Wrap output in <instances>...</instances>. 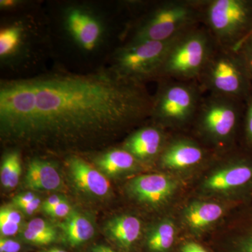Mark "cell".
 <instances>
[{
    "label": "cell",
    "mask_w": 252,
    "mask_h": 252,
    "mask_svg": "<svg viewBox=\"0 0 252 252\" xmlns=\"http://www.w3.org/2000/svg\"><path fill=\"white\" fill-rule=\"evenodd\" d=\"M153 103L144 84L112 68L3 81L1 132L21 142L74 144L152 115Z\"/></svg>",
    "instance_id": "cell-1"
},
{
    "label": "cell",
    "mask_w": 252,
    "mask_h": 252,
    "mask_svg": "<svg viewBox=\"0 0 252 252\" xmlns=\"http://www.w3.org/2000/svg\"><path fill=\"white\" fill-rule=\"evenodd\" d=\"M216 46L202 24L185 32L170 46L158 81H197Z\"/></svg>",
    "instance_id": "cell-2"
},
{
    "label": "cell",
    "mask_w": 252,
    "mask_h": 252,
    "mask_svg": "<svg viewBox=\"0 0 252 252\" xmlns=\"http://www.w3.org/2000/svg\"><path fill=\"white\" fill-rule=\"evenodd\" d=\"M197 82L204 94L243 102L252 92V79L243 58L217 44Z\"/></svg>",
    "instance_id": "cell-3"
},
{
    "label": "cell",
    "mask_w": 252,
    "mask_h": 252,
    "mask_svg": "<svg viewBox=\"0 0 252 252\" xmlns=\"http://www.w3.org/2000/svg\"><path fill=\"white\" fill-rule=\"evenodd\" d=\"M202 25L217 45L237 51L252 31V0H202Z\"/></svg>",
    "instance_id": "cell-4"
},
{
    "label": "cell",
    "mask_w": 252,
    "mask_h": 252,
    "mask_svg": "<svg viewBox=\"0 0 252 252\" xmlns=\"http://www.w3.org/2000/svg\"><path fill=\"white\" fill-rule=\"evenodd\" d=\"M202 0H169L140 21L131 41H167L202 24Z\"/></svg>",
    "instance_id": "cell-5"
},
{
    "label": "cell",
    "mask_w": 252,
    "mask_h": 252,
    "mask_svg": "<svg viewBox=\"0 0 252 252\" xmlns=\"http://www.w3.org/2000/svg\"><path fill=\"white\" fill-rule=\"evenodd\" d=\"M152 116L166 125L182 126L195 119L203 98L197 81H158Z\"/></svg>",
    "instance_id": "cell-6"
},
{
    "label": "cell",
    "mask_w": 252,
    "mask_h": 252,
    "mask_svg": "<svg viewBox=\"0 0 252 252\" xmlns=\"http://www.w3.org/2000/svg\"><path fill=\"white\" fill-rule=\"evenodd\" d=\"M177 36L162 41H130L116 54L112 68L122 77L142 84L158 80L167 52Z\"/></svg>",
    "instance_id": "cell-7"
},
{
    "label": "cell",
    "mask_w": 252,
    "mask_h": 252,
    "mask_svg": "<svg viewBox=\"0 0 252 252\" xmlns=\"http://www.w3.org/2000/svg\"><path fill=\"white\" fill-rule=\"evenodd\" d=\"M245 102L207 94L195 118L204 135L215 142L230 140L243 118Z\"/></svg>",
    "instance_id": "cell-8"
},
{
    "label": "cell",
    "mask_w": 252,
    "mask_h": 252,
    "mask_svg": "<svg viewBox=\"0 0 252 252\" xmlns=\"http://www.w3.org/2000/svg\"><path fill=\"white\" fill-rule=\"evenodd\" d=\"M66 26L76 42L86 51H93L101 40L102 25L87 10L72 8L66 15Z\"/></svg>",
    "instance_id": "cell-9"
},
{
    "label": "cell",
    "mask_w": 252,
    "mask_h": 252,
    "mask_svg": "<svg viewBox=\"0 0 252 252\" xmlns=\"http://www.w3.org/2000/svg\"><path fill=\"white\" fill-rule=\"evenodd\" d=\"M252 187V159L243 158L210 176L205 187L212 190L247 189Z\"/></svg>",
    "instance_id": "cell-10"
},
{
    "label": "cell",
    "mask_w": 252,
    "mask_h": 252,
    "mask_svg": "<svg viewBox=\"0 0 252 252\" xmlns=\"http://www.w3.org/2000/svg\"><path fill=\"white\" fill-rule=\"evenodd\" d=\"M175 185L166 176L160 174L137 177L130 183V190L140 201L160 204L171 196Z\"/></svg>",
    "instance_id": "cell-11"
},
{
    "label": "cell",
    "mask_w": 252,
    "mask_h": 252,
    "mask_svg": "<svg viewBox=\"0 0 252 252\" xmlns=\"http://www.w3.org/2000/svg\"><path fill=\"white\" fill-rule=\"evenodd\" d=\"M203 149L191 141L179 140L171 142L162 154L161 162L169 169L193 166L203 160Z\"/></svg>",
    "instance_id": "cell-12"
},
{
    "label": "cell",
    "mask_w": 252,
    "mask_h": 252,
    "mask_svg": "<svg viewBox=\"0 0 252 252\" xmlns=\"http://www.w3.org/2000/svg\"><path fill=\"white\" fill-rule=\"evenodd\" d=\"M71 175L76 185L88 193L103 196L108 193L110 185L98 170L79 158H72L69 161Z\"/></svg>",
    "instance_id": "cell-13"
},
{
    "label": "cell",
    "mask_w": 252,
    "mask_h": 252,
    "mask_svg": "<svg viewBox=\"0 0 252 252\" xmlns=\"http://www.w3.org/2000/svg\"><path fill=\"white\" fill-rule=\"evenodd\" d=\"M28 24L22 21L4 26L0 31V58L3 62L20 59L28 41Z\"/></svg>",
    "instance_id": "cell-14"
},
{
    "label": "cell",
    "mask_w": 252,
    "mask_h": 252,
    "mask_svg": "<svg viewBox=\"0 0 252 252\" xmlns=\"http://www.w3.org/2000/svg\"><path fill=\"white\" fill-rule=\"evenodd\" d=\"M163 140V133L160 129L149 126L137 130L128 137L124 149L137 158H150L160 152Z\"/></svg>",
    "instance_id": "cell-15"
},
{
    "label": "cell",
    "mask_w": 252,
    "mask_h": 252,
    "mask_svg": "<svg viewBox=\"0 0 252 252\" xmlns=\"http://www.w3.org/2000/svg\"><path fill=\"white\" fill-rule=\"evenodd\" d=\"M26 183L32 190H53L61 185V178L54 165L36 159L28 165Z\"/></svg>",
    "instance_id": "cell-16"
},
{
    "label": "cell",
    "mask_w": 252,
    "mask_h": 252,
    "mask_svg": "<svg viewBox=\"0 0 252 252\" xmlns=\"http://www.w3.org/2000/svg\"><path fill=\"white\" fill-rule=\"evenodd\" d=\"M106 229L114 241L127 248L140 236L141 223L136 217L125 215L113 219L107 223Z\"/></svg>",
    "instance_id": "cell-17"
},
{
    "label": "cell",
    "mask_w": 252,
    "mask_h": 252,
    "mask_svg": "<svg viewBox=\"0 0 252 252\" xmlns=\"http://www.w3.org/2000/svg\"><path fill=\"white\" fill-rule=\"evenodd\" d=\"M64 238L73 246L81 245L94 236V225L86 217L73 213L61 224Z\"/></svg>",
    "instance_id": "cell-18"
},
{
    "label": "cell",
    "mask_w": 252,
    "mask_h": 252,
    "mask_svg": "<svg viewBox=\"0 0 252 252\" xmlns=\"http://www.w3.org/2000/svg\"><path fill=\"white\" fill-rule=\"evenodd\" d=\"M223 215L220 205L212 203H195L186 212V219L190 226L200 229L216 221Z\"/></svg>",
    "instance_id": "cell-19"
},
{
    "label": "cell",
    "mask_w": 252,
    "mask_h": 252,
    "mask_svg": "<svg viewBox=\"0 0 252 252\" xmlns=\"http://www.w3.org/2000/svg\"><path fill=\"white\" fill-rule=\"evenodd\" d=\"M135 157L126 149H114L99 159V168L108 175H116L130 170L135 165Z\"/></svg>",
    "instance_id": "cell-20"
},
{
    "label": "cell",
    "mask_w": 252,
    "mask_h": 252,
    "mask_svg": "<svg viewBox=\"0 0 252 252\" xmlns=\"http://www.w3.org/2000/svg\"><path fill=\"white\" fill-rule=\"evenodd\" d=\"M175 226L170 222H164L158 225L149 235L147 244L154 252H164L171 248L175 240Z\"/></svg>",
    "instance_id": "cell-21"
},
{
    "label": "cell",
    "mask_w": 252,
    "mask_h": 252,
    "mask_svg": "<svg viewBox=\"0 0 252 252\" xmlns=\"http://www.w3.org/2000/svg\"><path fill=\"white\" fill-rule=\"evenodd\" d=\"M21 162L17 152H11L5 157L1 170L0 180L5 188L12 189L18 185L21 175Z\"/></svg>",
    "instance_id": "cell-22"
},
{
    "label": "cell",
    "mask_w": 252,
    "mask_h": 252,
    "mask_svg": "<svg viewBox=\"0 0 252 252\" xmlns=\"http://www.w3.org/2000/svg\"><path fill=\"white\" fill-rule=\"evenodd\" d=\"M243 119L245 141L252 151V92L245 100Z\"/></svg>",
    "instance_id": "cell-23"
},
{
    "label": "cell",
    "mask_w": 252,
    "mask_h": 252,
    "mask_svg": "<svg viewBox=\"0 0 252 252\" xmlns=\"http://www.w3.org/2000/svg\"><path fill=\"white\" fill-rule=\"evenodd\" d=\"M27 228L35 232L38 234L44 235L55 240L56 238V232L54 227L41 219H34L28 223Z\"/></svg>",
    "instance_id": "cell-24"
},
{
    "label": "cell",
    "mask_w": 252,
    "mask_h": 252,
    "mask_svg": "<svg viewBox=\"0 0 252 252\" xmlns=\"http://www.w3.org/2000/svg\"><path fill=\"white\" fill-rule=\"evenodd\" d=\"M237 51L243 58L252 79V34L245 39Z\"/></svg>",
    "instance_id": "cell-25"
},
{
    "label": "cell",
    "mask_w": 252,
    "mask_h": 252,
    "mask_svg": "<svg viewBox=\"0 0 252 252\" xmlns=\"http://www.w3.org/2000/svg\"><path fill=\"white\" fill-rule=\"evenodd\" d=\"M23 237L27 241L36 245H48V244L52 243L54 240L53 239L48 238L40 234L32 231V230L26 228L23 231Z\"/></svg>",
    "instance_id": "cell-26"
},
{
    "label": "cell",
    "mask_w": 252,
    "mask_h": 252,
    "mask_svg": "<svg viewBox=\"0 0 252 252\" xmlns=\"http://www.w3.org/2000/svg\"><path fill=\"white\" fill-rule=\"evenodd\" d=\"M71 207L70 205L67 203V202L63 200L59 205H56L53 208L50 209L49 210H46V212L49 214V215L54 217H65L68 216L70 213Z\"/></svg>",
    "instance_id": "cell-27"
},
{
    "label": "cell",
    "mask_w": 252,
    "mask_h": 252,
    "mask_svg": "<svg viewBox=\"0 0 252 252\" xmlns=\"http://www.w3.org/2000/svg\"><path fill=\"white\" fill-rule=\"evenodd\" d=\"M20 224L4 219H0V231L4 236L16 235L19 230Z\"/></svg>",
    "instance_id": "cell-28"
},
{
    "label": "cell",
    "mask_w": 252,
    "mask_h": 252,
    "mask_svg": "<svg viewBox=\"0 0 252 252\" xmlns=\"http://www.w3.org/2000/svg\"><path fill=\"white\" fill-rule=\"evenodd\" d=\"M238 252H252V226L240 239L238 244Z\"/></svg>",
    "instance_id": "cell-29"
},
{
    "label": "cell",
    "mask_w": 252,
    "mask_h": 252,
    "mask_svg": "<svg viewBox=\"0 0 252 252\" xmlns=\"http://www.w3.org/2000/svg\"><path fill=\"white\" fill-rule=\"evenodd\" d=\"M0 219H4L15 222L18 224H21L22 222V216L21 214L12 209L4 207L0 210Z\"/></svg>",
    "instance_id": "cell-30"
},
{
    "label": "cell",
    "mask_w": 252,
    "mask_h": 252,
    "mask_svg": "<svg viewBox=\"0 0 252 252\" xmlns=\"http://www.w3.org/2000/svg\"><path fill=\"white\" fill-rule=\"evenodd\" d=\"M21 246L20 243L10 239L1 238L0 240V252H19Z\"/></svg>",
    "instance_id": "cell-31"
},
{
    "label": "cell",
    "mask_w": 252,
    "mask_h": 252,
    "mask_svg": "<svg viewBox=\"0 0 252 252\" xmlns=\"http://www.w3.org/2000/svg\"><path fill=\"white\" fill-rule=\"evenodd\" d=\"M41 200L40 199L36 198L34 199L32 201L30 202V203L23 204V205H19L18 207H19L21 210H23L25 213L27 214L28 215H32L37 209L40 206Z\"/></svg>",
    "instance_id": "cell-32"
},
{
    "label": "cell",
    "mask_w": 252,
    "mask_h": 252,
    "mask_svg": "<svg viewBox=\"0 0 252 252\" xmlns=\"http://www.w3.org/2000/svg\"><path fill=\"white\" fill-rule=\"evenodd\" d=\"M36 197L31 192H28V193L21 194V195H18L16 198H14L13 201L16 206H19V205H23V204H26L30 203V202L32 201L34 199H36Z\"/></svg>",
    "instance_id": "cell-33"
},
{
    "label": "cell",
    "mask_w": 252,
    "mask_h": 252,
    "mask_svg": "<svg viewBox=\"0 0 252 252\" xmlns=\"http://www.w3.org/2000/svg\"><path fill=\"white\" fill-rule=\"evenodd\" d=\"M63 200H64L61 196H58V195H52V196L49 197V198L46 199L45 202L43 204L44 211L46 212V210H49L50 209L56 206L61 202H63Z\"/></svg>",
    "instance_id": "cell-34"
},
{
    "label": "cell",
    "mask_w": 252,
    "mask_h": 252,
    "mask_svg": "<svg viewBox=\"0 0 252 252\" xmlns=\"http://www.w3.org/2000/svg\"><path fill=\"white\" fill-rule=\"evenodd\" d=\"M181 252H207L206 250L195 243H188L184 245Z\"/></svg>",
    "instance_id": "cell-35"
},
{
    "label": "cell",
    "mask_w": 252,
    "mask_h": 252,
    "mask_svg": "<svg viewBox=\"0 0 252 252\" xmlns=\"http://www.w3.org/2000/svg\"><path fill=\"white\" fill-rule=\"evenodd\" d=\"M91 252H114V250H112V249L107 248V247L103 246H99L97 247L93 250V251Z\"/></svg>",
    "instance_id": "cell-36"
},
{
    "label": "cell",
    "mask_w": 252,
    "mask_h": 252,
    "mask_svg": "<svg viewBox=\"0 0 252 252\" xmlns=\"http://www.w3.org/2000/svg\"><path fill=\"white\" fill-rule=\"evenodd\" d=\"M47 252H67L64 251V250H59V249H54V250H50V251Z\"/></svg>",
    "instance_id": "cell-37"
},
{
    "label": "cell",
    "mask_w": 252,
    "mask_h": 252,
    "mask_svg": "<svg viewBox=\"0 0 252 252\" xmlns=\"http://www.w3.org/2000/svg\"><path fill=\"white\" fill-rule=\"evenodd\" d=\"M252 34V32H250V34H249V36H250V34Z\"/></svg>",
    "instance_id": "cell-38"
}]
</instances>
